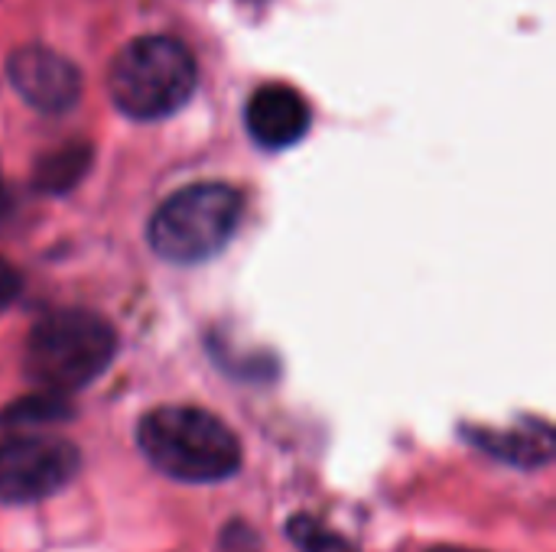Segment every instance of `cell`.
Instances as JSON below:
<instances>
[{
    "label": "cell",
    "instance_id": "obj_1",
    "mask_svg": "<svg viewBox=\"0 0 556 552\" xmlns=\"http://www.w3.org/2000/svg\"><path fill=\"white\" fill-rule=\"evenodd\" d=\"M143 459L182 485H218L238 475L241 442L235 429L202 407H156L137 423Z\"/></svg>",
    "mask_w": 556,
    "mask_h": 552
},
{
    "label": "cell",
    "instance_id": "obj_2",
    "mask_svg": "<svg viewBox=\"0 0 556 552\" xmlns=\"http://www.w3.org/2000/svg\"><path fill=\"white\" fill-rule=\"evenodd\" d=\"M114 329L85 309H62L42 316L23 348V374L42 394L68 397L94 384L114 361Z\"/></svg>",
    "mask_w": 556,
    "mask_h": 552
},
{
    "label": "cell",
    "instance_id": "obj_3",
    "mask_svg": "<svg viewBox=\"0 0 556 552\" xmlns=\"http://www.w3.org/2000/svg\"><path fill=\"white\" fill-rule=\"evenodd\" d=\"M199 81L192 52L173 36L127 42L108 68V94L134 120H163L189 104Z\"/></svg>",
    "mask_w": 556,
    "mask_h": 552
},
{
    "label": "cell",
    "instance_id": "obj_4",
    "mask_svg": "<svg viewBox=\"0 0 556 552\" xmlns=\"http://www.w3.org/2000/svg\"><path fill=\"white\" fill-rule=\"evenodd\" d=\"M241 192L225 182L186 185L153 211L147 241L169 264H202L228 247L241 224Z\"/></svg>",
    "mask_w": 556,
    "mask_h": 552
},
{
    "label": "cell",
    "instance_id": "obj_5",
    "mask_svg": "<svg viewBox=\"0 0 556 552\" xmlns=\"http://www.w3.org/2000/svg\"><path fill=\"white\" fill-rule=\"evenodd\" d=\"M81 468L72 442L55 436H26L0 446V501L36 504L62 491Z\"/></svg>",
    "mask_w": 556,
    "mask_h": 552
},
{
    "label": "cell",
    "instance_id": "obj_6",
    "mask_svg": "<svg viewBox=\"0 0 556 552\" xmlns=\"http://www.w3.org/2000/svg\"><path fill=\"white\" fill-rule=\"evenodd\" d=\"M7 81L13 91L42 114H65L81 98V75L75 62L49 46H20L7 59Z\"/></svg>",
    "mask_w": 556,
    "mask_h": 552
},
{
    "label": "cell",
    "instance_id": "obj_7",
    "mask_svg": "<svg viewBox=\"0 0 556 552\" xmlns=\"http://www.w3.org/2000/svg\"><path fill=\"white\" fill-rule=\"evenodd\" d=\"M248 133L264 150H287L296 146L313 124L309 101L290 85H264L251 94L244 107Z\"/></svg>",
    "mask_w": 556,
    "mask_h": 552
},
{
    "label": "cell",
    "instance_id": "obj_8",
    "mask_svg": "<svg viewBox=\"0 0 556 552\" xmlns=\"http://www.w3.org/2000/svg\"><path fill=\"white\" fill-rule=\"evenodd\" d=\"M469 442L498 462L518 468H538L554 459V429L541 420L525 423L521 429H466Z\"/></svg>",
    "mask_w": 556,
    "mask_h": 552
},
{
    "label": "cell",
    "instance_id": "obj_9",
    "mask_svg": "<svg viewBox=\"0 0 556 552\" xmlns=\"http://www.w3.org/2000/svg\"><path fill=\"white\" fill-rule=\"evenodd\" d=\"M88 166H91V150L85 143H68L39 159V166L33 169V185L46 195H62L81 182Z\"/></svg>",
    "mask_w": 556,
    "mask_h": 552
},
{
    "label": "cell",
    "instance_id": "obj_10",
    "mask_svg": "<svg viewBox=\"0 0 556 552\" xmlns=\"http://www.w3.org/2000/svg\"><path fill=\"white\" fill-rule=\"evenodd\" d=\"M75 410L68 403V397H55V394H29L23 400H16L13 407L3 410V426L13 429H36V426H52V423H65L72 420Z\"/></svg>",
    "mask_w": 556,
    "mask_h": 552
},
{
    "label": "cell",
    "instance_id": "obj_11",
    "mask_svg": "<svg viewBox=\"0 0 556 552\" xmlns=\"http://www.w3.org/2000/svg\"><path fill=\"white\" fill-rule=\"evenodd\" d=\"M287 537L293 540V547L300 552H358L345 537H339L326 524L303 517V514L287 524Z\"/></svg>",
    "mask_w": 556,
    "mask_h": 552
},
{
    "label": "cell",
    "instance_id": "obj_12",
    "mask_svg": "<svg viewBox=\"0 0 556 552\" xmlns=\"http://www.w3.org/2000/svg\"><path fill=\"white\" fill-rule=\"evenodd\" d=\"M20 290H23V277H20V270L10 264V260H3L0 257V312L20 296Z\"/></svg>",
    "mask_w": 556,
    "mask_h": 552
},
{
    "label": "cell",
    "instance_id": "obj_13",
    "mask_svg": "<svg viewBox=\"0 0 556 552\" xmlns=\"http://www.w3.org/2000/svg\"><path fill=\"white\" fill-rule=\"evenodd\" d=\"M222 550L225 552H257V537L251 534V527H231L222 537Z\"/></svg>",
    "mask_w": 556,
    "mask_h": 552
},
{
    "label": "cell",
    "instance_id": "obj_14",
    "mask_svg": "<svg viewBox=\"0 0 556 552\" xmlns=\"http://www.w3.org/2000/svg\"><path fill=\"white\" fill-rule=\"evenodd\" d=\"M10 205H13V198H10V189H7V182L0 179V221L7 218V211H10Z\"/></svg>",
    "mask_w": 556,
    "mask_h": 552
},
{
    "label": "cell",
    "instance_id": "obj_15",
    "mask_svg": "<svg viewBox=\"0 0 556 552\" xmlns=\"http://www.w3.org/2000/svg\"><path fill=\"white\" fill-rule=\"evenodd\" d=\"M430 552H476V550H463V547H437V550Z\"/></svg>",
    "mask_w": 556,
    "mask_h": 552
},
{
    "label": "cell",
    "instance_id": "obj_16",
    "mask_svg": "<svg viewBox=\"0 0 556 552\" xmlns=\"http://www.w3.org/2000/svg\"><path fill=\"white\" fill-rule=\"evenodd\" d=\"M248 3H264V0H248Z\"/></svg>",
    "mask_w": 556,
    "mask_h": 552
}]
</instances>
